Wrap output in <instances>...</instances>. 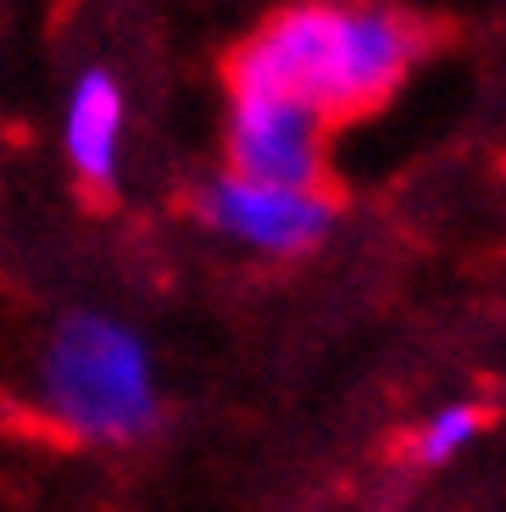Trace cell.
<instances>
[{
    "mask_svg": "<svg viewBox=\"0 0 506 512\" xmlns=\"http://www.w3.org/2000/svg\"><path fill=\"white\" fill-rule=\"evenodd\" d=\"M423 56V28L395 6L301 0L273 12L228 56V90H267L345 123L384 106Z\"/></svg>",
    "mask_w": 506,
    "mask_h": 512,
    "instance_id": "1",
    "label": "cell"
},
{
    "mask_svg": "<svg viewBox=\"0 0 506 512\" xmlns=\"http://www.w3.org/2000/svg\"><path fill=\"white\" fill-rule=\"evenodd\" d=\"M34 412L73 446H134L162 418V384L140 329L112 312H67L34 357Z\"/></svg>",
    "mask_w": 506,
    "mask_h": 512,
    "instance_id": "2",
    "label": "cell"
},
{
    "mask_svg": "<svg viewBox=\"0 0 506 512\" xmlns=\"http://www.w3.org/2000/svg\"><path fill=\"white\" fill-rule=\"evenodd\" d=\"M228 173L284 190H329V123L312 106L267 90H228Z\"/></svg>",
    "mask_w": 506,
    "mask_h": 512,
    "instance_id": "3",
    "label": "cell"
},
{
    "mask_svg": "<svg viewBox=\"0 0 506 512\" xmlns=\"http://www.w3.org/2000/svg\"><path fill=\"white\" fill-rule=\"evenodd\" d=\"M195 218L228 245L256 256H306L329 240L340 206L329 190H284V184H256L240 173H212L195 190Z\"/></svg>",
    "mask_w": 506,
    "mask_h": 512,
    "instance_id": "4",
    "label": "cell"
},
{
    "mask_svg": "<svg viewBox=\"0 0 506 512\" xmlns=\"http://www.w3.org/2000/svg\"><path fill=\"white\" fill-rule=\"evenodd\" d=\"M123 123H128V101L123 84L101 67L78 73L73 95H67L62 112V151L73 179L89 195H106L117 184V167H123Z\"/></svg>",
    "mask_w": 506,
    "mask_h": 512,
    "instance_id": "5",
    "label": "cell"
},
{
    "mask_svg": "<svg viewBox=\"0 0 506 512\" xmlns=\"http://www.w3.org/2000/svg\"><path fill=\"white\" fill-rule=\"evenodd\" d=\"M484 423H490L484 401H445V407H434L429 418L418 423V435H412L406 451H412L418 468H445V462H456L484 435Z\"/></svg>",
    "mask_w": 506,
    "mask_h": 512,
    "instance_id": "6",
    "label": "cell"
}]
</instances>
